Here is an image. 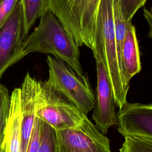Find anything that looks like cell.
I'll return each mask as SVG.
<instances>
[{
	"label": "cell",
	"mask_w": 152,
	"mask_h": 152,
	"mask_svg": "<svg viewBox=\"0 0 152 152\" xmlns=\"http://www.w3.org/2000/svg\"><path fill=\"white\" fill-rule=\"evenodd\" d=\"M121 65L125 88L128 91L129 81L141 69L140 53L134 26L127 22L126 33L121 50Z\"/></svg>",
	"instance_id": "11"
},
{
	"label": "cell",
	"mask_w": 152,
	"mask_h": 152,
	"mask_svg": "<svg viewBox=\"0 0 152 152\" xmlns=\"http://www.w3.org/2000/svg\"><path fill=\"white\" fill-rule=\"evenodd\" d=\"M79 48L58 18L48 10L40 17L38 25L26 36L23 50L25 56L34 52L50 54L83 77L85 74L80 61Z\"/></svg>",
	"instance_id": "1"
},
{
	"label": "cell",
	"mask_w": 152,
	"mask_h": 152,
	"mask_svg": "<svg viewBox=\"0 0 152 152\" xmlns=\"http://www.w3.org/2000/svg\"><path fill=\"white\" fill-rule=\"evenodd\" d=\"M143 13L150 28L148 36L152 39V8L149 9L145 8L143 10Z\"/></svg>",
	"instance_id": "21"
},
{
	"label": "cell",
	"mask_w": 152,
	"mask_h": 152,
	"mask_svg": "<svg viewBox=\"0 0 152 152\" xmlns=\"http://www.w3.org/2000/svg\"><path fill=\"white\" fill-rule=\"evenodd\" d=\"M46 62L49 76L43 84L87 115L94 108L96 100L87 73L81 77L64 61L50 55Z\"/></svg>",
	"instance_id": "4"
},
{
	"label": "cell",
	"mask_w": 152,
	"mask_h": 152,
	"mask_svg": "<svg viewBox=\"0 0 152 152\" xmlns=\"http://www.w3.org/2000/svg\"><path fill=\"white\" fill-rule=\"evenodd\" d=\"M147 0H118L122 14L125 20L131 21L137 11L144 5Z\"/></svg>",
	"instance_id": "18"
},
{
	"label": "cell",
	"mask_w": 152,
	"mask_h": 152,
	"mask_svg": "<svg viewBox=\"0 0 152 152\" xmlns=\"http://www.w3.org/2000/svg\"><path fill=\"white\" fill-rule=\"evenodd\" d=\"M102 45L106 69L112 85L116 105L122 108L127 102L128 91L124 85L115 37L113 0H100L97 15L94 39Z\"/></svg>",
	"instance_id": "3"
},
{
	"label": "cell",
	"mask_w": 152,
	"mask_h": 152,
	"mask_svg": "<svg viewBox=\"0 0 152 152\" xmlns=\"http://www.w3.org/2000/svg\"><path fill=\"white\" fill-rule=\"evenodd\" d=\"M41 135L42 120L36 117L26 152L39 151L41 141Z\"/></svg>",
	"instance_id": "19"
},
{
	"label": "cell",
	"mask_w": 152,
	"mask_h": 152,
	"mask_svg": "<svg viewBox=\"0 0 152 152\" xmlns=\"http://www.w3.org/2000/svg\"><path fill=\"white\" fill-rule=\"evenodd\" d=\"M118 1V0H113V16L116 45L121 64V50L126 33L127 22L123 17Z\"/></svg>",
	"instance_id": "14"
},
{
	"label": "cell",
	"mask_w": 152,
	"mask_h": 152,
	"mask_svg": "<svg viewBox=\"0 0 152 152\" xmlns=\"http://www.w3.org/2000/svg\"><path fill=\"white\" fill-rule=\"evenodd\" d=\"M22 8L26 34L27 35L37 19L48 10L47 0H20Z\"/></svg>",
	"instance_id": "13"
},
{
	"label": "cell",
	"mask_w": 152,
	"mask_h": 152,
	"mask_svg": "<svg viewBox=\"0 0 152 152\" xmlns=\"http://www.w3.org/2000/svg\"><path fill=\"white\" fill-rule=\"evenodd\" d=\"M36 116L55 130L80 128L88 121L87 115L41 82Z\"/></svg>",
	"instance_id": "5"
},
{
	"label": "cell",
	"mask_w": 152,
	"mask_h": 152,
	"mask_svg": "<svg viewBox=\"0 0 152 152\" xmlns=\"http://www.w3.org/2000/svg\"><path fill=\"white\" fill-rule=\"evenodd\" d=\"M20 0H0V27L10 18Z\"/></svg>",
	"instance_id": "20"
},
{
	"label": "cell",
	"mask_w": 152,
	"mask_h": 152,
	"mask_svg": "<svg viewBox=\"0 0 152 152\" xmlns=\"http://www.w3.org/2000/svg\"><path fill=\"white\" fill-rule=\"evenodd\" d=\"M55 131L58 152H112L109 139L90 120L80 128Z\"/></svg>",
	"instance_id": "7"
},
{
	"label": "cell",
	"mask_w": 152,
	"mask_h": 152,
	"mask_svg": "<svg viewBox=\"0 0 152 152\" xmlns=\"http://www.w3.org/2000/svg\"><path fill=\"white\" fill-rule=\"evenodd\" d=\"M118 131L124 137L152 139V104L126 102L116 113Z\"/></svg>",
	"instance_id": "9"
},
{
	"label": "cell",
	"mask_w": 152,
	"mask_h": 152,
	"mask_svg": "<svg viewBox=\"0 0 152 152\" xmlns=\"http://www.w3.org/2000/svg\"><path fill=\"white\" fill-rule=\"evenodd\" d=\"M120 152H152V139L134 136L124 137Z\"/></svg>",
	"instance_id": "15"
},
{
	"label": "cell",
	"mask_w": 152,
	"mask_h": 152,
	"mask_svg": "<svg viewBox=\"0 0 152 152\" xmlns=\"http://www.w3.org/2000/svg\"><path fill=\"white\" fill-rule=\"evenodd\" d=\"M2 145L4 152H21L20 88L14 89L11 94L9 115Z\"/></svg>",
	"instance_id": "12"
},
{
	"label": "cell",
	"mask_w": 152,
	"mask_h": 152,
	"mask_svg": "<svg viewBox=\"0 0 152 152\" xmlns=\"http://www.w3.org/2000/svg\"><path fill=\"white\" fill-rule=\"evenodd\" d=\"M11 94L7 87L0 83V146L2 145L8 121Z\"/></svg>",
	"instance_id": "16"
},
{
	"label": "cell",
	"mask_w": 152,
	"mask_h": 152,
	"mask_svg": "<svg viewBox=\"0 0 152 152\" xmlns=\"http://www.w3.org/2000/svg\"><path fill=\"white\" fill-rule=\"evenodd\" d=\"M38 152H58L56 131L42 121V135Z\"/></svg>",
	"instance_id": "17"
},
{
	"label": "cell",
	"mask_w": 152,
	"mask_h": 152,
	"mask_svg": "<svg viewBox=\"0 0 152 152\" xmlns=\"http://www.w3.org/2000/svg\"><path fill=\"white\" fill-rule=\"evenodd\" d=\"M26 36L19 2L8 20L0 27V78L8 68L26 56L23 46Z\"/></svg>",
	"instance_id": "8"
},
{
	"label": "cell",
	"mask_w": 152,
	"mask_h": 152,
	"mask_svg": "<svg viewBox=\"0 0 152 152\" xmlns=\"http://www.w3.org/2000/svg\"><path fill=\"white\" fill-rule=\"evenodd\" d=\"M0 152H4V148H3V147H2V145L0 146Z\"/></svg>",
	"instance_id": "22"
},
{
	"label": "cell",
	"mask_w": 152,
	"mask_h": 152,
	"mask_svg": "<svg viewBox=\"0 0 152 152\" xmlns=\"http://www.w3.org/2000/svg\"><path fill=\"white\" fill-rule=\"evenodd\" d=\"M100 0H47L48 8L68 31L77 45L94 46Z\"/></svg>",
	"instance_id": "2"
},
{
	"label": "cell",
	"mask_w": 152,
	"mask_h": 152,
	"mask_svg": "<svg viewBox=\"0 0 152 152\" xmlns=\"http://www.w3.org/2000/svg\"><path fill=\"white\" fill-rule=\"evenodd\" d=\"M91 50L96 61L97 74L96 102L92 119L97 128L105 134L110 126L118 125L116 103L106 66L103 47L99 39H94V46Z\"/></svg>",
	"instance_id": "6"
},
{
	"label": "cell",
	"mask_w": 152,
	"mask_h": 152,
	"mask_svg": "<svg viewBox=\"0 0 152 152\" xmlns=\"http://www.w3.org/2000/svg\"><path fill=\"white\" fill-rule=\"evenodd\" d=\"M41 82L27 72L20 88L21 152H26L33 129Z\"/></svg>",
	"instance_id": "10"
}]
</instances>
